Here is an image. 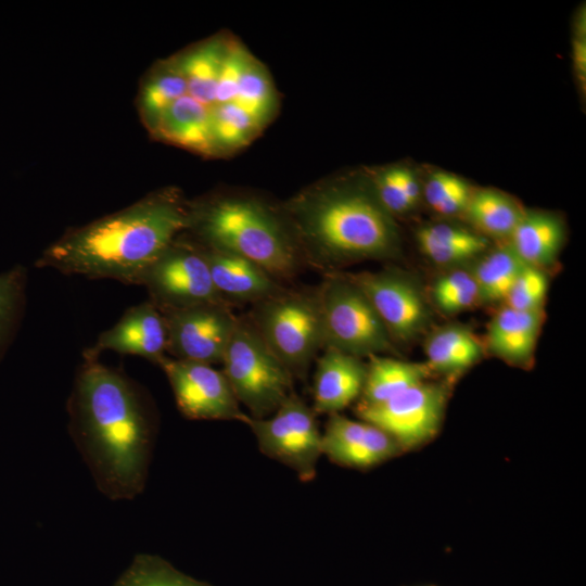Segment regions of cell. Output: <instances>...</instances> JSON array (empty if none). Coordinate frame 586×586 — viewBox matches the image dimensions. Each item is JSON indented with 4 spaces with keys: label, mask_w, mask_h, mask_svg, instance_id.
Wrapping results in <instances>:
<instances>
[{
    "label": "cell",
    "mask_w": 586,
    "mask_h": 586,
    "mask_svg": "<svg viewBox=\"0 0 586 586\" xmlns=\"http://www.w3.org/2000/svg\"><path fill=\"white\" fill-rule=\"evenodd\" d=\"M69 399L74 438L99 487L114 499L141 492L152 442L143 397L120 372L84 356Z\"/></svg>",
    "instance_id": "6da1fadb"
},
{
    "label": "cell",
    "mask_w": 586,
    "mask_h": 586,
    "mask_svg": "<svg viewBox=\"0 0 586 586\" xmlns=\"http://www.w3.org/2000/svg\"><path fill=\"white\" fill-rule=\"evenodd\" d=\"M190 206L171 190L67 232L50 245L38 267L65 275L141 284L154 260L189 228Z\"/></svg>",
    "instance_id": "7a4b0ae2"
},
{
    "label": "cell",
    "mask_w": 586,
    "mask_h": 586,
    "mask_svg": "<svg viewBox=\"0 0 586 586\" xmlns=\"http://www.w3.org/2000/svg\"><path fill=\"white\" fill-rule=\"evenodd\" d=\"M288 213L301 252L318 267L391 258L400 247L394 217L369 183L313 188L293 199Z\"/></svg>",
    "instance_id": "3957f363"
},
{
    "label": "cell",
    "mask_w": 586,
    "mask_h": 586,
    "mask_svg": "<svg viewBox=\"0 0 586 586\" xmlns=\"http://www.w3.org/2000/svg\"><path fill=\"white\" fill-rule=\"evenodd\" d=\"M188 229L201 245L244 257L279 282L300 269L302 252L293 233L257 200L226 196L190 206Z\"/></svg>",
    "instance_id": "277c9868"
},
{
    "label": "cell",
    "mask_w": 586,
    "mask_h": 586,
    "mask_svg": "<svg viewBox=\"0 0 586 586\" xmlns=\"http://www.w3.org/2000/svg\"><path fill=\"white\" fill-rule=\"evenodd\" d=\"M256 331L289 369L303 377L322 348L321 315L317 290H286L255 303L249 318Z\"/></svg>",
    "instance_id": "5b68a950"
},
{
    "label": "cell",
    "mask_w": 586,
    "mask_h": 586,
    "mask_svg": "<svg viewBox=\"0 0 586 586\" xmlns=\"http://www.w3.org/2000/svg\"><path fill=\"white\" fill-rule=\"evenodd\" d=\"M221 364L233 394L252 418L273 413L293 391V375L249 318L237 320Z\"/></svg>",
    "instance_id": "8992f818"
},
{
    "label": "cell",
    "mask_w": 586,
    "mask_h": 586,
    "mask_svg": "<svg viewBox=\"0 0 586 586\" xmlns=\"http://www.w3.org/2000/svg\"><path fill=\"white\" fill-rule=\"evenodd\" d=\"M317 295L323 349L359 358L395 352L394 342L375 310L346 273H327Z\"/></svg>",
    "instance_id": "52a82bcc"
},
{
    "label": "cell",
    "mask_w": 586,
    "mask_h": 586,
    "mask_svg": "<svg viewBox=\"0 0 586 586\" xmlns=\"http://www.w3.org/2000/svg\"><path fill=\"white\" fill-rule=\"evenodd\" d=\"M257 445L266 456L296 472L303 482L311 481L320 456L321 432L316 413L292 392L268 418H250Z\"/></svg>",
    "instance_id": "ba28073f"
},
{
    "label": "cell",
    "mask_w": 586,
    "mask_h": 586,
    "mask_svg": "<svg viewBox=\"0 0 586 586\" xmlns=\"http://www.w3.org/2000/svg\"><path fill=\"white\" fill-rule=\"evenodd\" d=\"M451 381H425L395 397L373 406L356 405L360 420L377 425L386 432L402 451L418 448L438 433Z\"/></svg>",
    "instance_id": "9c48e42d"
},
{
    "label": "cell",
    "mask_w": 586,
    "mask_h": 586,
    "mask_svg": "<svg viewBox=\"0 0 586 586\" xmlns=\"http://www.w3.org/2000/svg\"><path fill=\"white\" fill-rule=\"evenodd\" d=\"M141 284L161 311L228 303L213 283L200 245L178 238L148 268Z\"/></svg>",
    "instance_id": "30bf717a"
},
{
    "label": "cell",
    "mask_w": 586,
    "mask_h": 586,
    "mask_svg": "<svg viewBox=\"0 0 586 586\" xmlns=\"http://www.w3.org/2000/svg\"><path fill=\"white\" fill-rule=\"evenodd\" d=\"M157 365L166 374L180 412L192 420H237L247 424L224 374L212 365L164 356Z\"/></svg>",
    "instance_id": "8fae6325"
},
{
    "label": "cell",
    "mask_w": 586,
    "mask_h": 586,
    "mask_svg": "<svg viewBox=\"0 0 586 586\" xmlns=\"http://www.w3.org/2000/svg\"><path fill=\"white\" fill-rule=\"evenodd\" d=\"M167 329V352L176 359L207 365L222 361L238 317L228 303H206L161 311Z\"/></svg>",
    "instance_id": "7c38bea8"
},
{
    "label": "cell",
    "mask_w": 586,
    "mask_h": 586,
    "mask_svg": "<svg viewBox=\"0 0 586 586\" xmlns=\"http://www.w3.org/2000/svg\"><path fill=\"white\" fill-rule=\"evenodd\" d=\"M347 276L365 294L393 342L411 341L428 326L429 308L408 276L393 269Z\"/></svg>",
    "instance_id": "4fadbf2b"
},
{
    "label": "cell",
    "mask_w": 586,
    "mask_h": 586,
    "mask_svg": "<svg viewBox=\"0 0 586 586\" xmlns=\"http://www.w3.org/2000/svg\"><path fill=\"white\" fill-rule=\"evenodd\" d=\"M322 454L334 463L369 469L402 453L398 444L382 429L341 413L329 416L321 433Z\"/></svg>",
    "instance_id": "5bb4252c"
},
{
    "label": "cell",
    "mask_w": 586,
    "mask_h": 586,
    "mask_svg": "<svg viewBox=\"0 0 586 586\" xmlns=\"http://www.w3.org/2000/svg\"><path fill=\"white\" fill-rule=\"evenodd\" d=\"M137 355L157 364L167 352V329L161 310L151 302L132 306L112 328L102 332L84 356L103 351Z\"/></svg>",
    "instance_id": "9a60e30c"
},
{
    "label": "cell",
    "mask_w": 586,
    "mask_h": 586,
    "mask_svg": "<svg viewBox=\"0 0 586 586\" xmlns=\"http://www.w3.org/2000/svg\"><path fill=\"white\" fill-rule=\"evenodd\" d=\"M367 372L361 358L335 349H324L317 361L314 377L316 415L340 413L359 399Z\"/></svg>",
    "instance_id": "2e32d148"
},
{
    "label": "cell",
    "mask_w": 586,
    "mask_h": 586,
    "mask_svg": "<svg viewBox=\"0 0 586 586\" xmlns=\"http://www.w3.org/2000/svg\"><path fill=\"white\" fill-rule=\"evenodd\" d=\"M199 245L213 283L226 302L255 304L283 289L278 280L257 264L229 252Z\"/></svg>",
    "instance_id": "e0dca14e"
},
{
    "label": "cell",
    "mask_w": 586,
    "mask_h": 586,
    "mask_svg": "<svg viewBox=\"0 0 586 586\" xmlns=\"http://www.w3.org/2000/svg\"><path fill=\"white\" fill-rule=\"evenodd\" d=\"M544 310L521 311L505 306L491 320L486 333L489 352L520 368H528L544 321Z\"/></svg>",
    "instance_id": "ac0fdd59"
},
{
    "label": "cell",
    "mask_w": 586,
    "mask_h": 586,
    "mask_svg": "<svg viewBox=\"0 0 586 586\" xmlns=\"http://www.w3.org/2000/svg\"><path fill=\"white\" fill-rule=\"evenodd\" d=\"M564 240L565 227L560 216L525 209L507 243L525 265L544 270L557 259Z\"/></svg>",
    "instance_id": "d6986e66"
},
{
    "label": "cell",
    "mask_w": 586,
    "mask_h": 586,
    "mask_svg": "<svg viewBox=\"0 0 586 586\" xmlns=\"http://www.w3.org/2000/svg\"><path fill=\"white\" fill-rule=\"evenodd\" d=\"M161 139L187 150L216 154L211 127V107L189 94L178 99L152 129Z\"/></svg>",
    "instance_id": "ffe728a7"
},
{
    "label": "cell",
    "mask_w": 586,
    "mask_h": 586,
    "mask_svg": "<svg viewBox=\"0 0 586 586\" xmlns=\"http://www.w3.org/2000/svg\"><path fill=\"white\" fill-rule=\"evenodd\" d=\"M416 240L424 256L440 266L462 265L489 250L487 238L451 222L424 225L417 230Z\"/></svg>",
    "instance_id": "44dd1931"
},
{
    "label": "cell",
    "mask_w": 586,
    "mask_h": 586,
    "mask_svg": "<svg viewBox=\"0 0 586 586\" xmlns=\"http://www.w3.org/2000/svg\"><path fill=\"white\" fill-rule=\"evenodd\" d=\"M367 372L359 406L382 404L404 391L429 381L433 372L426 362H413L371 355L368 357Z\"/></svg>",
    "instance_id": "7402d4cb"
},
{
    "label": "cell",
    "mask_w": 586,
    "mask_h": 586,
    "mask_svg": "<svg viewBox=\"0 0 586 586\" xmlns=\"http://www.w3.org/2000/svg\"><path fill=\"white\" fill-rule=\"evenodd\" d=\"M484 345L467 327L448 324L432 332L425 342L426 364L432 372L455 379L482 358Z\"/></svg>",
    "instance_id": "603a6c76"
},
{
    "label": "cell",
    "mask_w": 586,
    "mask_h": 586,
    "mask_svg": "<svg viewBox=\"0 0 586 586\" xmlns=\"http://www.w3.org/2000/svg\"><path fill=\"white\" fill-rule=\"evenodd\" d=\"M524 211L509 194L484 188L473 189L462 215L483 237L508 240Z\"/></svg>",
    "instance_id": "cb8c5ba5"
},
{
    "label": "cell",
    "mask_w": 586,
    "mask_h": 586,
    "mask_svg": "<svg viewBox=\"0 0 586 586\" xmlns=\"http://www.w3.org/2000/svg\"><path fill=\"white\" fill-rule=\"evenodd\" d=\"M228 41L211 39L190 49L174 63L183 76L190 97L212 107Z\"/></svg>",
    "instance_id": "d4e9b609"
},
{
    "label": "cell",
    "mask_w": 586,
    "mask_h": 586,
    "mask_svg": "<svg viewBox=\"0 0 586 586\" xmlns=\"http://www.w3.org/2000/svg\"><path fill=\"white\" fill-rule=\"evenodd\" d=\"M524 266L508 243L482 254L475 259V266L471 270L480 302L492 304L505 301Z\"/></svg>",
    "instance_id": "484cf974"
},
{
    "label": "cell",
    "mask_w": 586,
    "mask_h": 586,
    "mask_svg": "<svg viewBox=\"0 0 586 586\" xmlns=\"http://www.w3.org/2000/svg\"><path fill=\"white\" fill-rule=\"evenodd\" d=\"M369 184L379 203L393 217L413 209L422 196V184L408 166L379 169L370 176Z\"/></svg>",
    "instance_id": "4316f807"
},
{
    "label": "cell",
    "mask_w": 586,
    "mask_h": 586,
    "mask_svg": "<svg viewBox=\"0 0 586 586\" xmlns=\"http://www.w3.org/2000/svg\"><path fill=\"white\" fill-rule=\"evenodd\" d=\"M211 127L216 153H225L247 144L263 126L239 104L228 102L211 107Z\"/></svg>",
    "instance_id": "83f0119b"
},
{
    "label": "cell",
    "mask_w": 586,
    "mask_h": 586,
    "mask_svg": "<svg viewBox=\"0 0 586 586\" xmlns=\"http://www.w3.org/2000/svg\"><path fill=\"white\" fill-rule=\"evenodd\" d=\"M186 94V80L175 63L158 68L145 80L140 93V110L146 124L153 129L171 104Z\"/></svg>",
    "instance_id": "f1b7e54d"
},
{
    "label": "cell",
    "mask_w": 586,
    "mask_h": 586,
    "mask_svg": "<svg viewBox=\"0 0 586 586\" xmlns=\"http://www.w3.org/2000/svg\"><path fill=\"white\" fill-rule=\"evenodd\" d=\"M233 102L247 111L262 126L275 114L276 89L266 68L252 55L241 74Z\"/></svg>",
    "instance_id": "f546056e"
},
{
    "label": "cell",
    "mask_w": 586,
    "mask_h": 586,
    "mask_svg": "<svg viewBox=\"0 0 586 586\" xmlns=\"http://www.w3.org/2000/svg\"><path fill=\"white\" fill-rule=\"evenodd\" d=\"M472 191L463 178L445 170L433 171L422 186L428 205L442 216L463 214Z\"/></svg>",
    "instance_id": "4dcf8cb0"
},
{
    "label": "cell",
    "mask_w": 586,
    "mask_h": 586,
    "mask_svg": "<svg viewBox=\"0 0 586 586\" xmlns=\"http://www.w3.org/2000/svg\"><path fill=\"white\" fill-rule=\"evenodd\" d=\"M435 305L443 313L457 314L480 302L479 291L471 271L454 269L440 277L432 288Z\"/></svg>",
    "instance_id": "1f68e13d"
},
{
    "label": "cell",
    "mask_w": 586,
    "mask_h": 586,
    "mask_svg": "<svg viewBox=\"0 0 586 586\" xmlns=\"http://www.w3.org/2000/svg\"><path fill=\"white\" fill-rule=\"evenodd\" d=\"M547 290L548 280L545 271L525 265L505 298L506 306L521 311L540 310Z\"/></svg>",
    "instance_id": "d6a6232c"
},
{
    "label": "cell",
    "mask_w": 586,
    "mask_h": 586,
    "mask_svg": "<svg viewBox=\"0 0 586 586\" xmlns=\"http://www.w3.org/2000/svg\"><path fill=\"white\" fill-rule=\"evenodd\" d=\"M25 271L16 267L0 275V347L10 335L23 302Z\"/></svg>",
    "instance_id": "836d02e7"
},
{
    "label": "cell",
    "mask_w": 586,
    "mask_h": 586,
    "mask_svg": "<svg viewBox=\"0 0 586 586\" xmlns=\"http://www.w3.org/2000/svg\"><path fill=\"white\" fill-rule=\"evenodd\" d=\"M251 54L238 42L227 43L215 95V104L233 102L241 74Z\"/></svg>",
    "instance_id": "e575fe53"
},
{
    "label": "cell",
    "mask_w": 586,
    "mask_h": 586,
    "mask_svg": "<svg viewBox=\"0 0 586 586\" xmlns=\"http://www.w3.org/2000/svg\"><path fill=\"white\" fill-rule=\"evenodd\" d=\"M120 586H202L150 558H142Z\"/></svg>",
    "instance_id": "d590c367"
},
{
    "label": "cell",
    "mask_w": 586,
    "mask_h": 586,
    "mask_svg": "<svg viewBox=\"0 0 586 586\" xmlns=\"http://www.w3.org/2000/svg\"><path fill=\"white\" fill-rule=\"evenodd\" d=\"M573 72L579 90L586 91V36L573 35L572 41Z\"/></svg>",
    "instance_id": "8d00e7d4"
}]
</instances>
